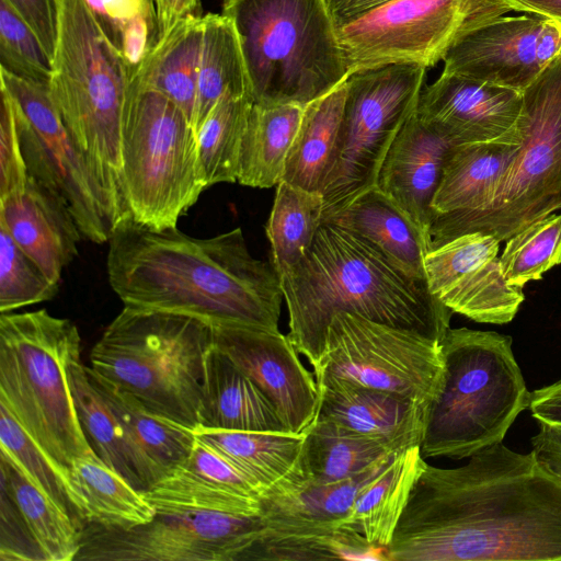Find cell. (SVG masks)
Listing matches in <instances>:
<instances>
[{"label": "cell", "instance_id": "6da1fadb", "mask_svg": "<svg viewBox=\"0 0 561 561\" xmlns=\"http://www.w3.org/2000/svg\"><path fill=\"white\" fill-rule=\"evenodd\" d=\"M387 560L561 561V477L502 442L457 468L425 463Z\"/></svg>", "mask_w": 561, "mask_h": 561}, {"label": "cell", "instance_id": "7a4b0ae2", "mask_svg": "<svg viewBox=\"0 0 561 561\" xmlns=\"http://www.w3.org/2000/svg\"><path fill=\"white\" fill-rule=\"evenodd\" d=\"M106 270L124 306L278 330L279 275L252 256L241 228L202 239L128 219L108 240Z\"/></svg>", "mask_w": 561, "mask_h": 561}, {"label": "cell", "instance_id": "3957f363", "mask_svg": "<svg viewBox=\"0 0 561 561\" xmlns=\"http://www.w3.org/2000/svg\"><path fill=\"white\" fill-rule=\"evenodd\" d=\"M288 310L287 336L312 368L319 363L332 317L339 312L411 330L440 342L454 313L428 288L378 250L323 220L295 266L279 275Z\"/></svg>", "mask_w": 561, "mask_h": 561}, {"label": "cell", "instance_id": "277c9868", "mask_svg": "<svg viewBox=\"0 0 561 561\" xmlns=\"http://www.w3.org/2000/svg\"><path fill=\"white\" fill-rule=\"evenodd\" d=\"M440 356L443 370L426 409L422 456L458 460L503 442L530 398L512 337L449 328L440 341Z\"/></svg>", "mask_w": 561, "mask_h": 561}, {"label": "cell", "instance_id": "5b68a950", "mask_svg": "<svg viewBox=\"0 0 561 561\" xmlns=\"http://www.w3.org/2000/svg\"><path fill=\"white\" fill-rule=\"evenodd\" d=\"M130 79L83 0H59L50 94L106 193L117 225L130 218L122 167V116Z\"/></svg>", "mask_w": 561, "mask_h": 561}, {"label": "cell", "instance_id": "8992f818", "mask_svg": "<svg viewBox=\"0 0 561 561\" xmlns=\"http://www.w3.org/2000/svg\"><path fill=\"white\" fill-rule=\"evenodd\" d=\"M213 325L196 317L124 306L90 353V368L152 411L198 426Z\"/></svg>", "mask_w": 561, "mask_h": 561}, {"label": "cell", "instance_id": "52a82bcc", "mask_svg": "<svg viewBox=\"0 0 561 561\" xmlns=\"http://www.w3.org/2000/svg\"><path fill=\"white\" fill-rule=\"evenodd\" d=\"M81 355L69 319L46 309L0 316V403L67 478L73 459L93 450L80 423L68 377Z\"/></svg>", "mask_w": 561, "mask_h": 561}, {"label": "cell", "instance_id": "ba28073f", "mask_svg": "<svg viewBox=\"0 0 561 561\" xmlns=\"http://www.w3.org/2000/svg\"><path fill=\"white\" fill-rule=\"evenodd\" d=\"M233 24L254 103H309L348 77L324 0H224Z\"/></svg>", "mask_w": 561, "mask_h": 561}, {"label": "cell", "instance_id": "9c48e42d", "mask_svg": "<svg viewBox=\"0 0 561 561\" xmlns=\"http://www.w3.org/2000/svg\"><path fill=\"white\" fill-rule=\"evenodd\" d=\"M523 141L484 206L435 215L430 250L474 231L506 241L561 209V55L523 91Z\"/></svg>", "mask_w": 561, "mask_h": 561}, {"label": "cell", "instance_id": "30bf717a", "mask_svg": "<svg viewBox=\"0 0 561 561\" xmlns=\"http://www.w3.org/2000/svg\"><path fill=\"white\" fill-rule=\"evenodd\" d=\"M122 167L130 218L150 228L176 227L207 188L187 116L165 95L134 80L123 107Z\"/></svg>", "mask_w": 561, "mask_h": 561}, {"label": "cell", "instance_id": "8fae6325", "mask_svg": "<svg viewBox=\"0 0 561 561\" xmlns=\"http://www.w3.org/2000/svg\"><path fill=\"white\" fill-rule=\"evenodd\" d=\"M426 69L391 64L347 77L336 148L322 191L323 220L376 187L390 145L416 110Z\"/></svg>", "mask_w": 561, "mask_h": 561}, {"label": "cell", "instance_id": "7c38bea8", "mask_svg": "<svg viewBox=\"0 0 561 561\" xmlns=\"http://www.w3.org/2000/svg\"><path fill=\"white\" fill-rule=\"evenodd\" d=\"M511 11L506 0H391L335 27L350 76L391 64L433 67L459 37Z\"/></svg>", "mask_w": 561, "mask_h": 561}, {"label": "cell", "instance_id": "4fadbf2b", "mask_svg": "<svg viewBox=\"0 0 561 561\" xmlns=\"http://www.w3.org/2000/svg\"><path fill=\"white\" fill-rule=\"evenodd\" d=\"M1 87L16 108L22 154L30 176L68 203L82 237L108 242L117 220L89 161L73 140L49 90L0 68Z\"/></svg>", "mask_w": 561, "mask_h": 561}, {"label": "cell", "instance_id": "5bb4252c", "mask_svg": "<svg viewBox=\"0 0 561 561\" xmlns=\"http://www.w3.org/2000/svg\"><path fill=\"white\" fill-rule=\"evenodd\" d=\"M442 370L440 342L348 312L332 317L313 367L316 380H347L408 397L426 409Z\"/></svg>", "mask_w": 561, "mask_h": 561}, {"label": "cell", "instance_id": "9a60e30c", "mask_svg": "<svg viewBox=\"0 0 561 561\" xmlns=\"http://www.w3.org/2000/svg\"><path fill=\"white\" fill-rule=\"evenodd\" d=\"M265 528L259 515L157 512L145 524H84L75 561H248Z\"/></svg>", "mask_w": 561, "mask_h": 561}, {"label": "cell", "instance_id": "2e32d148", "mask_svg": "<svg viewBox=\"0 0 561 561\" xmlns=\"http://www.w3.org/2000/svg\"><path fill=\"white\" fill-rule=\"evenodd\" d=\"M560 55V22L502 15L455 41L443 72L523 92Z\"/></svg>", "mask_w": 561, "mask_h": 561}, {"label": "cell", "instance_id": "e0dca14e", "mask_svg": "<svg viewBox=\"0 0 561 561\" xmlns=\"http://www.w3.org/2000/svg\"><path fill=\"white\" fill-rule=\"evenodd\" d=\"M214 345L225 353L275 407L286 431L305 434L316 421L319 390L314 374L279 330L213 325Z\"/></svg>", "mask_w": 561, "mask_h": 561}, {"label": "cell", "instance_id": "ac0fdd59", "mask_svg": "<svg viewBox=\"0 0 561 561\" xmlns=\"http://www.w3.org/2000/svg\"><path fill=\"white\" fill-rule=\"evenodd\" d=\"M523 92L442 72L421 91L416 115L449 144L520 145Z\"/></svg>", "mask_w": 561, "mask_h": 561}, {"label": "cell", "instance_id": "d6986e66", "mask_svg": "<svg viewBox=\"0 0 561 561\" xmlns=\"http://www.w3.org/2000/svg\"><path fill=\"white\" fill-rule=\"evenodd\" d=\"M142 494L156 512L261 513L255 483L196 437L190 455Z\"/></svg>", "mask_w": 561, "mask_h": 561}, {"label": "cell", "instance_id": "ffe728a7", "mask_svg": "<svg viewBox=\"0 0 561 561\" xmlns=\"http://www.w3.org/2000/svg\"><path fill=\"white\" fill-rule=\"evenodd\" d=\"M316 381L317 417L367 436L391 451L421 446L426 408L416 401L337 378Z\"/></svg>", "mask_w": 561, "mask_h": 561}, {"label": "cell", "instance_id": "44dd1931", "mask_svg": "<svg viewBox=\"0 0 561 561\" xmlns=\"http://www.w3.org/2000/svg\"><path fill=\"white\" fill-rule=\"evenodd\" d=\"M0 224L55 283L78 255L82 233L66 199L28 175L20 193L0 199Z\"/></svg>", "mask_w": 561, "mask_h": 561}, {"label": "cell", "instance_id": "7402d4cb", "mask_svg": "<svg viewBox=\"0 0 561 561\" xmlns=\"http://www.w3.org/2000/svg\"><path fill=\"white\" fill-rule=\"evenodd\" d=\"M453 146L426 126L414 111L390 145L376 187L391 198L430 238L432 203Z\"/></svg>", "mask_w": 561, "mask_h": 561}, {"label": "cell", "instance_id": "603a6c76", "mask_svg": "<svg viewBox=\"0 0 561 561\" xmlns=\"http://www.w3.org/2000/svg\"><path fill=\"white\" fill-rule=\"evenodd\" d=\"M397 453L342 481L323 484L305 481L286 492L262 496L260 515L265 526L278 533L310 537H332L354 531L345 526V522L357 495L391 462Z\"/></svg>", "mask_w": 561, "mask_h": 561}, {"label": "cell", "instance_id": "cb8c5ba5", "mask_svg": "<svg viewBox=\"0 0 561 561\" xmlns=\"http://www.w3.org/2000/svg\"><path fill=\"white\" fill-rule=\"evenodd\" d=\"M70 389L87 438L96 455L136 490L149 491L164 473L116 416L81 359L68 369Z\"/></svg>", "mask_w": 561, "mask_h": 561}, {"label": "cell", "instance_id": "d4e9b609", "mask_svg": "<svg viewBox=\"0 0 561 561\" xmlns=\"http://www.w3.org/2000/svg\"><path fill=\"white\" fill-rule=\"evenodd\" d=\"M195 437L219 453L261 492V497L286 492L302 484L301 468L305 434L194 428Z\"/></svg>", "mask_w": 561, "mask_h": 561}, {"label": "cell", "instance_id": "484cf974", "mask_svg": "<svg viewBox=\"0 0 561 561\" xmlns=\"http://www.w3.org/2000/svg\"><path fill=\"white\" fill-rule=\"evenodd\" d=\"M198 426L287 432L272 402L214 343L205 360Z\"/></svg>", "mask_w": 561, "mask_h": 561}, {"label": "cell", "instance_id": "4316f807", "mask_svg": "<svg viewBox=\"0 0 561 561\" xmlns=\"http://www.w3.org/2000/svg\"><path fill=\"white\" fill-rule=\"evenodd\" d=\"M331 220L355 233L378 250L392 264L413 278L424 279L428 236L386 194L373 187Z\"/></svg>", "mask_w": 561, "mask_h": 561}, {"label": "cell", "instance_id": "83f0119b", "mask_svg": "<svg viewBox=\"0 0 561 561\" xmlns=\"http://www.w3.org/2000/svg\"><path fill=\"white\" fill-rule=\"evenodd\" d=\"M67 482L83 525L131 527L150 522L157 513L144 494L94 450L72 460Z\"/></svg>", "mask_w": 561, "mask_h": 561}, {"label": "cell", "instance_id": "f1b7e54d", "mask_svg": "<svg viewBox=\"0 0 561 561\" xmlns=\"http://www.w3.org/2000/svg\"><path fill=\"white\" fill-rule=\"evenodd\" d=\"M519 146L503 142L450 146L432 203L434 216L472 211L484 206Z\"/></svg>", "mask_w": 561, "mask_h": 561}, {"label": "cell", "instance_id": "f546056e", "mask_svg": "<svg viewBox=\"0 0 561 561\" xmlns=\"http://www.w3.org/2000/svg\"><path fill=\"white\" fill-rule=\"evenodd\" d=\"M421 446L398 451L391 462L357 495L345 526L371 546L386 549L425 466Z\"/></svg>", "mask_w": 561, "mask_h": 561}, {"label": "cell", "instance_id": "4dcf8cb0", "mask_svg": "<svg viewBox=\"0 0 561 561\" xmlns=\"http://www.w3.org/2000/svg\"><path fill=\"white\" fill-rule=\"evenodd\" d=\"M345 93L344 81L305 106L282 181L322 194L336 148Z\"/></svg>", "mask_w": 561, "mask_h": 561}, {"label": "cell", "instance_id": "1f68e13d", "mask_svg": "<svg viewBox=\"0 0 561 561\" xmlns=\"http://www.w3.org/2000/svg\"><path fill=\"white\" fill-rule=\"evenodd\" d=\"M304 108L291 103L253 104L241 144L238 183L268 188L282 181Z\"/></svg>", "mask_w": 561, "mask_h": 561}, {"label": "cell", "instance_id": "d6a6232c", "mask_svg": "<svg viewBox=\"0 0 561 561\" xmlns=\"http://www.w3.org/2000/svg\"><path fill=\"white\" fill-rule=\"evenodd\" d=\"M203 18L178 24L163 36L130 79L175 103L193 125Z\"/></svg>", "mask_w": 561, "mask_h": 561}, {"label": "cell", "instance_id": "836d02e7", "mask_svg": "<svg viewBox=\"0 0 561 561\" xmlns=\"http://www.w3.org/2000/svg\"><path fill=\"white\" fill-rule=\"evenodd\" d=\"M226 93L252 98L242 49L232 22L221 13H207L203 16L193 117L196 135L209 112Z\"/></svg>", "mask_w": 561, "mask_h": 561}, {"label": "cell", "instance_id": "e575fe53", "mask_svg": "<svg viewBox=\"0 0 561 561\" xmlns=\"http://www.w3.org/2000/svg\"><path fill=\"white\" fill-rule=\"evenodd\" d=\"M392 453L397 451L333 421L316 417L305 433L301 468L308 482L333 483L365 471Z\"/></svg>", "mask_w": 561, "mask_h": 561}, {"label": "cell", "instance_id": "d590c367", "mask_svg": "<svg viewBox=\"0 0 561 561\" xmlns=\"http://www.w3.org/2000/svg\"><path fill=\"white\" fill-rule=\"evenodd\" d=\"M0 458L1 489L15 504L45 561H75L82 528L41 492L13 460L4 455Z\"/></svg>", "mask_w": 561, "mask_h": 561}, {"label": "cell", "instance_id": "8d00e7d4", "mask_svg": "<svg viewBox=\"0 0 561 561\" xmlns=\"http://www.w3.org/2000/svg\"><path fill=\"white\" fill-rule=\"evenodd\" d=\"M88 370L110 408L164 477L190 455L195 443L193 428L152 411L133 394L101 379L90 367Z\"/></svg>", "mask_w": 561, "mask_h": 561}, {"label": "cell", "instance_id": "74e56055", "mask_svg": "<svg viewBox=\"0 0 561 561\" xmlns=\"http://www.w3.org/2000/svg\"><path fill=\"white\" fill-rule=\"evenodd\" d=\"M266 225L272 263L278 275L295 266L323 221V196L280 181Z\"/></svg>", "mask_w": 561, "mask_h": 561}, {"label": "cell", "instance_id": "f35d334b", "mask_svg": "<svg viewBox=\"0 0 561 561\" xmlns=\"http://www.w3.org/2000/svg\"><path fill=\"white\" fill-rule=\"evenodd\" d=\"M253 104L249 95L226 93L197 131L198 153L207 187L237 182L241 144Z\"/></svg>", "mask_w": 561, "mask_h": 561}, {"label": "cell", "instance_id": "ab89813d", "mask_svg": "<svg viewBox=\"0 0 561 561\" xmlns=\"http://www.w3.org/2000/svg\"><path fill=\"white\" fill-rule=\"evenodd\" d=\"M438 298L453 312L476 322L505 324L514 319L525 296L523 287L505 277L496 256L466 274Z\"/></svg>", "mask_w": 561, "mask_h": 561}, {"label": "cell", "instance_id": "60d3db41", "mask_svg": "<svg viewBox=\"0 0 561 561\" xmlns=\"http://www.w3.org/2000/svg\"><path fill=\"white\" fill-rule=\"evenodd\" d=\"M108 43L127 65L131 78L159 44L156 0H83Z\"/></svg>", "mask_w": 561, "mask_h": 561}, {"label": "cell", "instance_id": "b9f144b4", "mask_svg": "<svg viewBox=\"0 0 561 561\" xmlns=\"http://www.w3.org/2000/svg\"><path fill=\"white\" fill-rule=\"evenodd\" d=\"M0 453L13 460L25 477L83 528L65 473L0 403Z\"/></svg>", "mask_w": 561, "mask_h": 561}, {"label": "cell", "instance_id": "7bdbcfd3", "mask_svg": "<svg viewBox=\"0 0 561 561\" xmlns=\"http://www.w3.org/2000/svg\"><path fill=\"white\" fill-rule=\"evenodd\" d=\"M505 277L524 287L561 263V214H550L506 240L499 256Z\"/></svg>", "mask_w": 561, "mask_h": 561}, {"label": "cell", "instance_id": "ee69618b", "mask_svg": "<svg viewBox=\"0 0 561 561\" xmlns=\"http://www.w3.org/2000/svg\"><path fill=\"white\" fill-rule=\"evenodd\" d=\"M58 288L0 224V312L50 300Z\"/></svg>", "mask_w": 561, "mask_h": 561}, {"label": "cell", "instance_id": "f6af8a7d", "mask_svg": "<svg viewBox=\"0 0 561 561\" xmlns=\"http://www.w3.org/2000/svg\"><path fill=\"white\" fill-rule=\"evenodd\" d=\"M500 243L492 234L474 231L430 250L424 267L432 294L438 298L466 274L499 256Z\"/></svg>", "mask_w": 561, "mask_h": 561}, {"label": "cell", "instance_id": "bcb514c9", "mask_svg": "<svg viewBox=\"0 0 561 561\" xmlns=\"http://www.w3.org/2000/svg\"><path fill=\"white\" fill-rule=\"evenodd\" d=\"M0 68L49 84L53 60L31 26L7 0H0Z\"/></svg>", "mask_w": 561, "mask_h": 561}, {"label": "cell", "instance_id": "7dc6e473", "mask_svg": "<svg viewBox=\"0 0 561 561\" xmlns=\"http://www.w3.org/2000/svg\"><path fill=\"white\" fill-rule=\"evenodd\" d=\"M0 199L24 190L28 179L22 154L16 108L10 94L0 87Z\"/></svg>", "mask_w": 561, "mask_h": 561}, {"label": "cell", "instance_id": "c3c4849f", "mask_svg": "<svg viewBox=\"0 0 561 561\" xmlns=\"http://www.w3.org/2000/svg\"><path fill=\"white\" fill-rule=\"evenodd\" d=\"M0 559L2 561H45L19 510L2 489Z\"/></svg>", "mask_w": 561, "mask_h": 561}, {"label": "cell", "instance_id": "681fc988", "mask_svg": "<svg viewBox=\"0 0 561 561\" xmlns=\"http://www.w3.org/2000/svg\"><path fill=\"white\" fill-rule=\"evenodd\" d=\"M54 58L59 30V0H7Z\"/></svg>", "mask_w": 561, "mask_h": 561}, {"label": "cell", "instance_id": "f907efd6", "mask_svg": "<svg viewBox=\"0 0 561 561\" xmlns=\"http://www.w3.org/2000/svg\"><path fill=\"white\" fill-rule=\"evenodd\" d=\"M538 423V432L531 437V451L550 471L561 477V425Z\"/></svg>", "mask_w": 561, "mask_h": 561}, {"label": "cell", "instance_id": "816d5d0a", "mask_svg": "<svg viewBox=\"0 0 561 561\" xmlns=\"http://www.w3.org/2000/svg\"><path fill=\"white\" fill-rule=\"evenodd\" d=\"M160 37L178 24L204 16L201 0H156Z\"/></svg>", "mask_w": 561, "mask_h": 561}, {"label": "cell", "instance_id": "f5cc1de1", "mask_svg": "<svg viewBox=\"0 0 561 561\" xmlns=\"http://www.w3.org/2000/svg\"><path fill=\"white\" fill-rule=\"evenodd\" d=\"M528 408L537 422L561 425V378L530 391Z\"/></svg>", "mask_w": 561, "mask_h": 561}, {"label": "cell", "instance_id": "db71d44e", "mask_svg": "<svg viewBox=\"0 0 561 561\" xmlns=\"http://www.w3.org/2000/svg\"><path fill=\"white\" fill-rule=\"evenodd\" d=\"M391 0H324L335 26L365 14Z\"/></svg>", "mask_w": 561, "mask_h": 561}, {"label": "cell", "instance_id": "11a10c76", "mask_svg": "<svg viewBox=\"0 0 561 561\" xmlns=\"http://www.w3.org/2000/svg\"><path fill=\"white\" fill-rule=\"evenodd\" d=\"M515 11H525L561 23V0H506Z\"/></svg>", "mask_w": 561, "mask_h": 561}]
</instances>
